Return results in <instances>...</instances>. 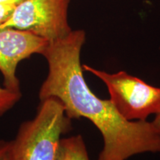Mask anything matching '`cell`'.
Returning a JSON list of instances; mask_svg holds the SVG:
<instances>
[{
  "label": "cell",
  "mask_w": 160,
  "mask_h": 160,
  "mask_svg": "<svg viewBox=\"0 0 160 160\" xmlns=\"http://www.w3.org/2000/svg\"><path fill=\"white\" fill-rule=\"evenodd\" d=\"M48 42L31 32L13 28H0V72L3 86L21 92L17 76L18 65L35 53L42 54Z\"/></svg>",
  "instance_id": "5b68a950"
},
{
  "label": "cell",
  "mask_w": 160,
  "mask_h": 160,
  "mask_svg": "<svg viewBox=\"0 0 160 160\" xmlns=\"http://www.w3.org/2000/svg\"><path fill=\"white\" fill-rule=\"evenodd\" d=\"M82 68L99 78L108 89L111 101L124 119L146 120L160 113V88L152 86L125 71L108 73L87 65Z\"/></svg>",
  "instance_id": "3957f363"
},
{
  "label": "cell",
  "mask_w": 160,
  "mask_h": 160,
  "mask_svg": "<svg viewBox=\"0 0 160 160\" xmlns=\"http://www.w3.org/2000/svg\"><path fill=\"white\" fill-rule=\"evenodd\" d=\"M0 160H11V142L0 141Z\"/></svg>",
  "instance_id": "9c48e42d"
},
{
  "label": "cell",
  "mask_w": 160,
  "mask_h": 160,
  "mask_svg": "<svg viewBox=\"0 0 160 160\" xmlns=\"http://www.w3.org/2000/svg\"><path fill=\"white\" fill-rule=\"evenodd\" d=\"M85 32L75 30L48 42L42 55L48 73L40 88V100L56 98L70 119L85 117L101 132L104 146L98 160H125L142 153L160 152V133L146 120L128 121L111 100L99 99L86 83L80 62Z\"/></svg>",
  "instance_id": "6da1fadb"
},
{
  "label": "cell",
  "mask_w": 160,
  "mask_h": 160,
  "mask_svg": "<svg viewBox=\"0 0 160 160\" xmlns=\"http://www.w3.org/2000/svg\"><path fill=\"white\" fill-rule=\"evenodd\" d=\"M70 2L71 0H23L0 28L31 32L48 42L62 39L72 31L68 22Z\"/></svg>",
  "instance_id": "277c9868"
},
{
  "label": "cell",
  "mask_w": 160,
  "mask_h": 160,
  "mask_svg": "<svg viewBox=\"0 0 160 160\" xmlns=\"http://www.w3.org/2000/svg\"><path fill=\"white\" fill-rule=\"evenodd\" d=\"M56 160H89L85 144L81 136L60 140Z\"/></svg>",
  "instance_id": "8992f818"
},
{
  "label": "cell",
  "mask_w": 160,
  "mask_h": 160,
  "mask_svg": "<svg viewBox=\"0 0 160 160\" xmlns=\"http://www.w3.org/2000/svg\"><path fill=\"white\" fill-rule=\"evenodd\" d=\"M21 92L12 91L5 87H0V117L6 114L21 99Z\"/></svg>",
  "instance_id": "52a82bcc"
},
{
  "label": "cell",
  "mask_w": 160,
  "mask_h": 160,
  "mask_svg": "<svg viewBox=\"0 0 160 160\" xmlns=\"http://www.w3.org/2000/svg\"><path fill=\"white\" fill-rule=\"evenodd\" d=\"M23 0H0V4L2 5H17Z\"/></svg>",
  "instance_id": "30bf717a"
},
{
  "label": "cell",
  "mask_w": 160,
  "mask_h": 160,
  "mask_svg": "<svg viewBox=\"0 0 160 160\" xmlns=\"http://www.w3.org/2000/svg\"><path fill=\"white\" fill-rule=\"evenodd\" d=\"M15 7V5L0 4V25L5 22L6 20L8 19L11 13H13Z\"/></svg>",
  "instance_id": "ba28073f"
},
{
  "label": "cell",
  "mask_w": 160,
  "mask_h": 160,
  "mask_svg": "<svg viewBox=\"0 0 160 160\" xmlns=\"http://www.w3.org/2000/svg\"><path fill=\"white\" fill-rule=\"evenodd\" d=\"M152 123H153L155 128L157 129V131L160 133V113L156 115L155 119L153 122H152Z\"/></svg>",
  "instance_id": "8fae6325"
},
{
  "label": "cell",
  "mask_w": 160,
  "mask_h": 160,
  "mask_svg": "<svg viewBox=\"0 0 160 160\" xmlns=\"http://www.w3.org/2000/svg\"><path fill=\"white\" fill-rule=\"evenodd\" d=\"M71 128V119L59 100H41L36 117L22 124L11 142V160H56L62 135Z\"/></svg>",
  "instance_id": "7a4b0ae2"
}]
</instances>
